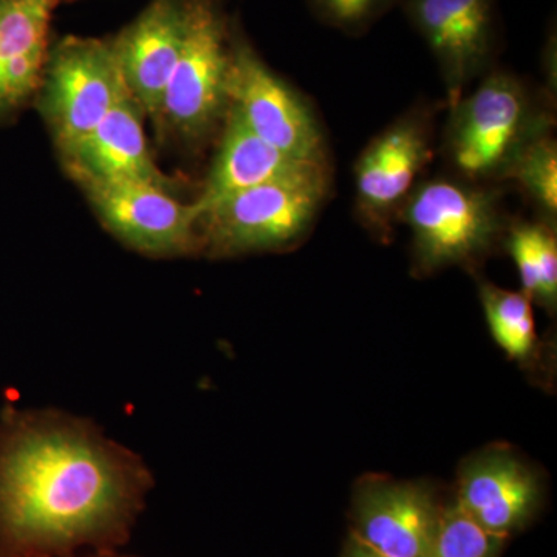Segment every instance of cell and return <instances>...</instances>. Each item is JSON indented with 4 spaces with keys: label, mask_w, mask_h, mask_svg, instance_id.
Wrapping results in <instances>:
<instances>
[{
    "label": "cell",
    "mask_w": 557,
    "mask_h": 557,
    "mask_svg": "<svg viewBox=\"0 0 557 557\" xmlns=\"http://www.w3.org/2000/svg\"><path fill=\"white\" fill-rule=\"evenodd\" d=\"M149 469L90 421L7 410L0 421V556H50L126 536Z\"/></svg>",
    "instance_id": "obj_1"
},
{
    "label": "cell",
    "mask_w": 557,
    "mask_h": 557,
    "mask_svg": "<svg viewBox=\"0 0 557 557\" xmlns=\"http://www.w3.org/2000/svg\"><path fill=\"white\" fill-rule=\"evenodd\" d=\"M327 188V170H318L226 197L200 218L201 252L228 258L295 244L313 225Z\"/></svg>",
    "instance_id": "obj_2"
},
{
    "label": "cell",
    "mask_w": 557,
    "mask_h": 557,
    "mask_svg": "<svg viewBox=\"0 0 557 557\" xmlns=\"http://www.w3.org/2000/svg\"><path fill=\"white\" fill-rule=\"evenodd\" d=\"M233 32L219 0H190L182 51L153 123L163 137L199 143L225 119Z\"/></svg>",
    "instance_id": "obj_3"
},
{
    "label": "cell",
    "mask_w": 557,
    "mask_h": 557,
    "mask_svg": "<svg viewBox=\"0 0 557 557\" xmlns=\"http://www.w3.org/2000/svg\"><path fill=\"white\" fill-rule=\"evenodd\" d=\"M39 109L60 153L87 137L131 94L110 40L62 39L49 53Z\"/></svg>",
    "instance_id": "obj_4"
},
{
    "label": "cell",
    "mask_w": 557,
    "mask_h": 557,
    "mask_svg": "<svg viewBox=\"0 0 557 557\" xmlns=\"http://www.w3.org/2000/svg\"><path fill=\"white\" fill-rule=\"evenodd\" d=\"M547 129L549 121L537 115L523 84L496 73L453 106L450 160L465 177H500L519 149Z\"/></svg>",
    "instance_id": "obj_5"
},
{
    "label": "cell",
    "mask_w": 557,
    "mask_h": 557,
    "mask_svg": "<svg viewBox=\"0 0 557 557\" xmlns=\"http://www.w3.org/2000/svg\"><path fill=\"white\" fill-rule=\"evenodd\" d=\"M418 267L424 271L468 262L491 247L500 231L496 196L490 190L437 178L405 200Z\"/></svg>",
    "instance_id": "obj_6"
},
{
    "label": "cell",
    "mask_w": 557,
    "mask_h": 557,
    "mask_svg": "<svg viewBox=\"0 0 557 557\" xmlns=\"http://www.w3.org/2000/svg\"><path fill=\"white\" fill-rule=\"evenodd\" d=\"M228 101L249 129L293 159L327 163L313 112L256 50L233 33Z\"/></svg>",
    "instance_id": "obj_7"
},
{
    "label": "cell",
    "mask_w": 557,
    "mask_h": 557,
    "mask_svg": "<svg viewBox=\"0 0 557 557\" xmlns=\"http://www.w3.org/2000/svg\"><path fill=\"white\" fill-rule=\"evenodd\" d=\"M98 219L127 247L150 258H180L201 252L199 215L148 182L84 186Z\"/></svg>",
    "instance_id": "obj_8"
},
{
    "label": "cell",
    "mask_w": 557,
    "mask_h": 557,
    "mask_svg": "<svg viewBox=\"0 0 557 557\" xmlns=\"http://www.w3.org/2000/svg\"><path fill=\"white\" fill-rule=\"evenodd\" d=\"M190 0H150L116 38L110 40L127 90L145 115H159L188 28Z\"/></svg>",
    "instance_id": "obj_9"
},
{
    "label": "cell",
    "mask_w": 557,
    "mask_h": 557,
    "mask_svg": "<svg viewBox=\"0 0 557 557\" xmlns=\"http://www.w3.org/2000/svg\"><path fill=\"white\" fill-rule=\"evenodd\" d=\"M143 115L134 97L124 95L87 137L61 153L70 177L81 188L116 182H148L170 188V180L150 156Z\"/></svg>",
    "instance_id": "obj_10"
},
{
    "label": "cell",
    "mask_w": 557,
    "mask_h": 557,
    "mask_svg": "<svg viewBox=\"0 0 557 557\" xmlns=\"http://www.w3.org/2000/svg\"><path fill=\"white\" fill-rule=\"evenodd\" d=\"M494 0H409L408 13L437 58L448 84L450 104L490 57Z\"/></svg>",
    "instance_id": "obj_11"
},
{
    "label": "cell",
    "mask_w": 557,
    "mask_h": 557,
    "mask_svg": "<svg viewBox=\"0 0 557 557\" xmlns=\"http://www.w3.org/2000/svg\"><path fill=\"white\" fill-rule=\"evenodd\" d=\"M442 508L426 487L376 479L359 490L357 531L369 547L391 557H428Z\"/></svg>",
    "instance_id": "obj_12"
},
{
    "label": "cell",
    "mask_w": 557,
    "mask_h": 557,
    "mask_svg": "<svg viewBox=\"0 0 557 557\" xmlns=\"http://www.w3.org/2000/svg\"><path fill=\"white\" fill-rule=\"evenodd\" d=\"M539 496L536 474L515 454L494 449L465 465L456 502L483 530L502 537L530 518Z\"/></svg>",
    "instance_id": "obj_13"
},
{
    "label": "cell",
    "mask_w": 557,
    "mask_h": 557,
    "mask_svg": "<svg viewBox=\"0 0 557 557\" xmlns=\"http://www.w3.org/2000/svg\"><path fill=\"white\" fill-rule=\"evenodd\" d=\"M431 160L426 126L405 119L387 127L364 149L355 166L359 208L372 222L383 223L408 199L416 177Z\"/></svg>",
    "instance_id": "obj_14"
},
{
    "label": "cell",
    "mask_w": 557,
    "mask_h": 557,
    "mask_svg": "<svg viewBox=\"0 0 557 557\" xmlns=\"http://www.w3.org/2000/svg\"><path fill=\"white\" fill-rule=\"evenodd\" d=\"M223 134L200 196L193 201L199 215L226 197L273 180L327 170V163L293 159L258 137L231 106L223 119Z\"/></svg>",
    "instance_id": "obj_15"
},
{
    "label": "cell",
    "mask_w": 557,
    "mask_h": 557,
    "mask_svg": "<svg viewBox=\"0 0 557 557\" xmlns=\"http://www.w3.org/2000/svg\"><path fill=\"white\" fill-rule=\"evenodd\" d=\"M60 0H0V120L39 90Z\"/></svg>",
    "instance_id": "obj_16"
},
{
    "label": "cell",
    "mask_w": 557,
    "mask_h": 557,
    "mask_svg": "<svg viewBox=\"0 0 557 557\" xmlns=\"http://www.w3.org/2000/svg\"><path fill=\"white\" fill-rule=\"evenodd\" d=\"M508 249L518 265L522 293L553 309L557 300V239L542 223H518L509 231Z\"/></svg>",
    "instance_id": "obj_17"
},
{
    "label": "cell",
    "mask_w": 557,
    "mask_h": 557,
    "mask_svg": "<svg viewBox=\"0 0 557 557\" xmlns=\"http://www.w3.org/2000/svg\"><path fill=\"white\" fill-rule=\"evenodd\" d=\"M480 298L498 346L509 358L527 361L537 343L531 299L525 293L508 292L493 284L482 285Z\"/></svg>",
    "instance_id": "obj_18"
},
{
    "label": "cell",
    "mask_w": 557,
    "mask_h": 557,
    "mask_svg": "<svg viewBox=\"0 0 557 557\" xmlns=\"http://www.w3.org/2000/svg\"><path fill=\"white\" fill-rule=\"evenodd\" d=\"M500 177L522 186L549 218L557 212V145L549 129L525 143L512 157Z\"/></svg>",
    "instance_id": "obj_19"
},
{
    "label": "cell",
    "mask_w": 557,
    "mask_h": 557,
    "mask_svg": "<svg viewBox=\"0 0 557 557\" xmlns=\"http://www.w3.org/2000/svg\"><path fill=\"white\" fill-rule=\"evenodd\" d=\"M502 537L483 530L457 502L442 509L428 557H494Z\"/></svg>",
    "instance_id": "obj_20"
},
{
    "label": "cell",
    "mask_w": 557,
    "mask_h": 557,
    "mask_svg": "<svg viewBox=\"0 0 557 557\" xmlns=\"http://www.w3.org/2000/svg\"><path fill=\"white\" fill-rule=\"evenodd\" d=\"M384 0H313L319 16L333 27L354 32L379 14Z\"/></svg>",
    "instance_id": "obj_21"
},
{
    "label": "cell",
    "mask_w": 557,
    "mask_h": 557,
    "mask_svg": "<svg viewBox=\"0 0 557 557\" xmlns=\"http://www.w3.org/2000/svg\"><path fill=\"white\" fill-rule=\"evenodd\" d=\"M344 557H391L383 555V553L376 552L372 547H369L368 544L358 539L357 536H351L350 544L346 549V556Z\"/></svg>",
    "instance_id": "obj_22"
},
{
    "label": "cell",
    "mask_w": 557,
    "mask_h": 557,
    "mask_svg": "<svg viewBox=\"0 0 557 557\" xmlns=\"http://www.w3.org/2000/svg\"><path fill=\"white\" fill-rule=\"evenodd\" d=\"M0 557H50V556H0ZM90 557H126V556L106 555V553H102V555L90 556Z\"/></svg>",
    "instance_id": "obj_23"
}]
</instances>
